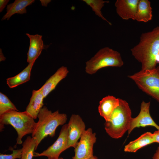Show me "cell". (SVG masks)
Here are the masks:
<instances>
[{"label": "cell", "instance_id": "obj_1", "mask_svg": "<svg viewBox=\"0 0 159 159\" xmlns=\"http://www.w3.org/2000/svg\"><path fill=\"white\" fill-rule=\"evenodd\" d=\"M131 51L134 58L141 63V70L155 68L159 62V26L142 33L139 42Z\"/></svg>", "mask_w": 159, "mask_h": 159}, {"label": "cell", "instance_id": "obj_2", "mask_svg": "<svg viewBox=\"0 0 159 159\" xmlns=\"http://www.w3.org/2000/svg\"><path fill=\"white\" fill-rule=\"evenodd\" d=\"M36 128L32 134L36 140V150L41 141L48 136H54L57 128L66 122L67 116L65 113H59L58 110L52 112L46 106L40 110Z\"/></svg>", "mask_w": 159, "mask_h": 159}, {"label": "cell", "instance_id": "obj_3", "mask_svg": "<svg viewBox=\"0 0 159 159\" xmlns=\"http://www.w3.org/2000/svg\"><path fill=\"white\" fill-rule=\"evenodd\" d=\"M11 125L16 130L17 134L16 143L21 144L22 139L27 134L33 133L37 125V122L26 111L23 112L12 110L0 115V131L5 125Z\"/></svg>", "mask_w": 159, "mask_h": 159}, {"label": "cell", "instance_id": "obj_4", "mask_svg": "<svg viewBox=\"0 0 159 159\" xmlns=\"http://www.w3.org/2000/svg\"><path fill=\"white\" fill-rule=\"evenodd\" d=\"M132 112L128 103L119 98V104L112 113L109 121L105 122L106 133L114 139L121 138L128 131L132 118Z\"/></svg>", "mask_w": 159, "mask_h": 159}, {"label": "cell", "instance_id": "obj_5", "mask_svg": "<svg viewBox=\"0 0 159 159\" xmlns=\"http://www.w3.org/2000/svg\"><path fill=\"white\" fill-rule=\"evenodd\" d=\"M123 64L120 53L106 47L99 50L86 62L85 71L87 73L92 75L102 68L108 67H120Z\"/></svg>", "mask_w": 159, "mask_h": 159}, {"label": "cell", "instance_id": "obj_6", "mask_svg": "<svg viewBox=\"0 0 159 159\" xmlns=\"http://www.w3.org/2000/svg\"><path fill=\"white\" fill-rule=\"evenodd\" d=\"M128 77L142 91L159 102V66L151 70H141Z\"/></svg>", "mask_w": 159, "mask_h": 159}, {"label": "cell", "instance_id": "obj_7", "mask_svg": "<svg viewBox=\"0 0 159 159\" xmlns=\"http://www.w3.org/2000/svg\"><path fill=\"white\" fill-rule=\"evenodd\" d=\"M96 140V134L92 128L85 130L74 148L75 154L72 159H88L93 156V147Z\"/></svg>", "mask_w": 159, "mask_h": 159}, {"label": "cell", "instance_id": "obj_8", "mask_svg": "<svg viewBox=\"0 0 159 159\" xmlns=\"http://www.w3.org/2000/svg\"><path fill=\"white\" fill-rule=\"evenodd\" d=\"M68 143V124L64 125L55 141L41 153L34 152V157L45 156L48 159H58L62 153L67 149Z\"/></svg>", "mask_w": 159, "mask_h": 159}, {"label": "cell", "instance_id": "obj_9", "mask_svg": "<svg viewBox=\"0 0 159 159\" xmlns=\"http://www.w3.org/2000/svg\"><path fill=\"white\" fill-rule=\"evenodd\" d=\"M68 124V143L67 149L71 147L75 148L78 140L85 130V125L80 116L72 114Z\"/></svg>", "mask_w": 159, "mask_h": 159}, {"label": "cell", "instance_id": "obj_10", "mask_svg": "<svg viewBox=\"0 0 159 159\" xmlns=\"http://www.w3.org/2000/svg\"><path fill=\"white\" fill-rule=\"evenodd\" d=\"M150 102H142L139 113L137 117L131 119L130 128L127 131L128 135L135 128L140 127L152 126L159 130V126L154 121L150 114Z\"/></svg>", "mask_w": 159, "mask_h": 159}, {"label": "cell", "instance_id": "obj_11", "mask_svg": "<svg viewBox=\"0 0 159 159\" xmlns=\"http://www.w3.org/2000/svg\"><path fill=\"white\" fill-rule=\"evenodd\" d=\"M139 0H117L115 3L117 14L123 20H135Z\"/></svg>", "mask_w": 159, "mask_h": 159}, {"label": "cell", "instance_id": "obj_12", "mask_svg": "<svg viewBox=\"0 0 159 159\" xmlns=\"http://www.w3.org/2000/svg\"><path fill=\"white\" fill-rule=\"evenodd\" d=\"M69 72L67 67L62 66L47 80L41 88L44 98L55 89L62 80L66 77Z\"/></svg>", "mask_w": 159, "mask_h": 159}, {"label": "cell", "instance_id": "obj_13", "mask_svg": "<svg viewBox=\"0 0 159 159\" xmlns=\"http://www.w3.org/2000/svg\"><path fill=\"white\" fill-rule=\"evenodd\" d=\"M119 104V98L113 96L108 95L100 101L98 107V112L105 122L109 120L112 113Z\"/></svg>", "mask_w": 159, "mask_h": 159}, {"label": "cell", "instance_id": "obj_14", "mask_svg": "<svg viewBox=\"0 0 159 159\" xmlns=\"http://www.w3.org/2000/svg\"><path fill=\"white\" fill-rule=\"evenodd\" d=\"M29 39V46L27 53V62L30 63L36 61L44 49L42 36L38 34L34 35L26 33Z\"/></svg>", "mask_w": 159, "mask_h": 159}, {"label": "cell", "instance_id": "obj_15", "mask_svg": "<svg viewBox=\"0 0 159 159\" xmlns=\"http://www.w3.org/2000/svg\"><path fill=\"white\" fill-rule=\"evenodd\" d=\"M44 98L41 88L37 90L32 91L29 102L26 111L34 119L38 117L39 111L43 107Z\"/></svg>", "mask_w": 159, "mask_h": 159}, {"label": "cell", "instance_id": "obj_16", "mask_svg": "<svg viewBox=\"0 0 159 159\" xmlns=\"http://www.w3.org/2000/svg\"><path fill=\"white\" fill-rule=\"evenodd\" d=\"M154 143L153 133L147 132L136 139L130 142L125 146L124 151L125 152L135 153L143 147Z\"/></svg>", "mask_w": 159, "mask_h": 159}, {"label": "cell", "instance_id": "obj_17", "mask_svg": "<svg viewBox=\"0 0 159 159\" xmlns=\"http://www.w3.org/2000/svg\"><path fill=\"white\" fill-rule=\"evenodd\" d=\"M34 1V0H15L14 2L7 5L6 13L1 20H9L12 15L16 14H22L26 13V7Z\"/></svg>", "mask_w": 159, "mask_h": 159}, {"label": "cell", "instance_id": "obj_18", "mask_svg": "<svg viewBox=\"0 0 159 159\" xmlns=\"http://www.w3.org/2000/svg\"><path fill=\"white\" fill-rule=\"evenodd\" d=\"M152 8L148 0H139L135 20L139 22H147L152 19Z\"/></svg>", "mask_w": 159, "mask_h": 159}, {"label": "cell", "instance_id": "obj_19", "mask_svg": "<svg viewBox=\"0 0 159 159\" xmlns=\"http://www.w3.org/2000/svg\"><path fill=\"white\" fill-rule=\"evenodd\" d=\"M35 61L29 63L25 68L16 75L6 79V83L10 88L16 87L30 80L31 71Z\"/></svg>", "mask_w": 159, "mask_h": 159}, {"label": "cell", "instance_id": "obj_20", "mask_svg": "<svg viewBox=\"0 0 159 159\" xmlns=\"http://www.w3.org/2000/svg\"><path fill=\"white\" fill-rule=\"evenodd\" d=\"M21 159H32L35 150L36 140L34 137L28 136L23 143Z\"/></svg>", "mask_w": 159, "mask_h": 159}, {"label": "cell", "instance_id": "obj_21", "mask_svg": "<svg viewBox=\"0 0 159 159\" xmlns=\"http://www.w3.org/2000/svg\"><path fill=\"white\" fill-rule=\"evenodd\" d=\"M88 5L90 6L95 14L101 18L103 20L107 21L109 25H111L112 24L108 21L103 16L101 9L104 6L105 3H108V1H104L102 0H83Z\"/></svg>", "mask_w": 159, "mask_h": 159}, {"label": "cell", "instance_id": "obj_22", "mask_svg": "<svg viewBox=\"0 0 159 159\" xmlns=\"http://www.w3.org/2000/svg\"><path fill=\"white\" fill-rule=\"evenodd\" d=\"M12 110L18 111L15 105L5 95L0 92V115Z\"/></svg>", "mask_w": 159, "mask_h": 159}, {"label": "cell", "instance_id": "obj_23", "mask_svg": "<svg viewBox=\"0 0 159 159\" xmlns=\"http://www.w3.org/2000/svg\"><path fill=\"white\" fill-rule=\"evenodd\" d=\"M12 153L11 154H1L0 159H21L22 154V149L14 150L11 148Z\"/></svg>", "mask_w": 159, "mask_h": 159}, {"label": "cell", "instance_id": "obj_24", "mask_svg": "<svg viewBox=\"0 0 159 159\" xmlns=\"http://www.w3.org/2000/svg\"><path fill=\"white\" fill-rule=\"evenodd\" d=\"M9 0H0V12L2 11L6 5L9 1Z\"/></svg>", "mask_w": 159, "mask_h": 159}, {"label": "cell", "instance_id": "obj_25", "mask_svg": "<svg viewBox=\"0 0 159 159\" xmlns=\"http://www.w3.org/2000/svg\"><path fill=\"white\" fill-rule=\"evenodd\" d=\"M153 134L155 142L159 144V130L155 131Z\"/></svg>", "mask_w": 159, "mask_h": 159}, {"label": "cell", "instance_id": "obj_26", "mask_svg": "<svg viewBox=\"0 0 159 159\" xmlns=\"http://www.w3.org/2000/svg\"><path fill=\"white\" fill-rule=\"evenodd\" d=\"M152 159H159V146L158 147L155 153L154 154Z\"/></svg>", "mask_w": 159, "mask_h": 159}, {"label": "cell", "instance_id": "obj_27", "mask_svg": "<svg viewBox=\"0 0 159 159\" xmlns=\"http://www.w3.org/2000/svg\"><path fill=\"white\" fill-rule=\"evenodd\" d=\"M40 1L42 6H47L48 4L51 1L50 0H40Z\"/></svg>", "mask_w": 159, "mask_h": 159}, {"label": "cell", "instance_id": "obj_28", "mask_svg": "<svg viewBox=\"0 0 159 159\" xmlns=\"http://www.w3.org/2000/svg\"><path fill=\"white\" fill-rule=\"evenodd\" d=\"M6 59V58L3 54L2 49H0V61H4Z\"/></svg>", "mask_w": 159, "mask_h": 159}, {"label": "cell", "instance_id": "obj_29", "mask_svg": "<svg viewBox=\"0 0 159 159\" xmlns=\"http://www.w3.org/2000/svg\"><path fill=\"white\" fill-rule=\"evenodd\" d=\"M88 159H98L96 156H93L92 157H91V158Z\"/></svg>", "mask_w": 159, "mask_h": 159}, {"label": "cell", "instance_id": "obj_30", "mask_svg": "<svg viewBox=\"0 0 159 159\" xmlns=\"http://www.w3.org/2000/svg\"><path fill=\"white\" fill-rule=\"evenodd\" d=\"M58 159H63L62 158H59Z\"/></svg>", "mask_w": 159, "mask_h": 159}, {"label": "cell", "instance_id": "obj_31", "mask_svg": "<svg viewBox=\"0 0 159 159\" xmlns=\"http://www.w3.org/2000/svg\"></svg>", "mask_w": 159, "mask_h": 159}]
</instances>
